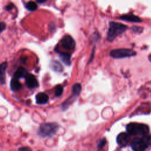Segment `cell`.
I'll list each match as a JSON object with an SVG mask.
<instances>
[{
  "mask_svg": "<svg viewBox=\"0 0 151 151\" xmlns=\"http://www.w3.org/2000/svg\"><path fill=\"white\" fill-rule=\"evenodd\" d=\"M61 47L67 51L73 50L76 47V42L74 39L69 35H65L61 40Z\"/></svg>",
  "mask_w": 151,
  "mask_h": 151,
  "instance_id": "obj_6",
  "label": "cell"
},
{
  "mask_svg": "<svg viewBox=\"0 0 151 151\" xmlns=\"http://www.w3.org/2000/svg\"><path fill=\"white\" fill-rule=\"evenodd\" d=\"M50 65L52 70H53L54 71H57V72H61L63 70V68L61 64L57 61H54V60L51 61Z\"/></svg>",
  "mask_w": 151,
  "mask_h": 151,
  "instance_id": "obj_15",
  "label": "cell"
},
{
  "mask_svg": "<svg viewBox=\"0 0 151 151\" xmlns=\"http://www.w3.org/2000/svg\"><path fill=\"white\" fill-rule=\"evenodd\" d=\"M18 151H32L31 148L27 146H23L21 147L18 149Z\"/></svg>",
  "mask_w": 151,
  "mask_h": 151,
  "instance_id": "obj_21",
  "label": "cell"
},
{
  "mask_svg": "<svg viewBox=\"0 0 151 151\" xmlns=\"http://www.w3.org/2000/svg\"><path fill=\"white\" fill-rule=\"evenodd\" d=\"M81 86L79 83H76L74 84V86L72 87L71 89V93L73 94H74L77 96H78L81 92Z\"/></svg>",
  "mask_w": 151,
  "mask_h": 151,
  "instance_id": "obj_16",
  "label": "cell"
},
{
  "mask_svg": "<svg viewBox=\"0 0 151 151\" xmlns=\"http://www.w3.org/2000/svg\"><path fill=\"white\" fill-rule=\"evenodd\" d=\"M14 8V5H13V4H12V3H10V4H8V5H6V9L7 10V11H9V10H11L12 8Z\"/></svg>",
  "mask_w": 151,
  "mask_h": 151,
  "instance_id": "obj_22",
  "label": "cell"
},
{
  "mask_svg": "<svg viewBox=\"0 0 151 151\" xmlns=\"http://www.w3.org/2000/svg\"><path fill=\"white\" fill-rule=\"evenodd\" d=\"M127 28V26L122 23L114 21L110 22L107 33V40L112 42L118 35L123 33Z\"/></svg>",
  "mask_w": 151,
  "mask_h": 151,
  "instance_id": "obj_1",
  "label": "cell"
},
{
  "mask_svg": "<svg viewBox=\"0 0 151 151\" xmlns=\"http://www.w3.org/2000/svg\"><path fill=\"white\" fill-rule=\"evenodd\" d=\"M140 28H140V27H136V26L132 27V29L133 31H135V32H136L137 31H139V30H140Z\"/></svg>",
  "mask_w": 151,
  "mask_h": 151,
  "instance_id": "obj_24",
  "label": "cell"
},
{
  "mask_svg": "<svg viewBox=\"0 0 151 151\" xmlns=\"http://www.w3.org/2000/svg\"><path fill=\"white\" fill-rule=\"evenodd\" d=\"M45 2V1H37V2H38V3H43V2Z\"/></svg>",
  "mask_w": 151,
  "mask_h": 151,
  "instance_id": "obj_26",
  "label": "cell"
},
{
  "mask_svg": "<svg viewBox=\"0 0 151 151\" xmlns=\"http://www.w3.org/2000/svg\"><path fill=\"white\" fill-rule=\"evenodd\" d=\"M136 54V52L128 48H118L112 50L110 52V55L114 58H123L126 57H130Z\"/></svg>",
  "mask_w": 151,
  "mask_h": 151,
  "instance_id": "obj_4",
  "label": "cell"
},
{
  "mask_svg": "<svg viewBox=\"0 0 151 151\" xmlns=\"http://www.w3.org/2000/svg\"><path fill=\"white\" fill-rule=\"evenodd\" d=\"M48 96L43 92H40L35 96L36 103L39 104H43L47 103L48 101Z\"/></svg>",
  "mask_w": 151,
  "mask_h": 151,
  "instance_id": "obj_9",
  "label": "cell"
},
{
  "mask_svg": "<svg viewBox=\"0 0 151 151\" xmlns=\"http://www.w3.org/2000/svg\"><path fill=\"white\" fill-rule=\"evenodd\" d=\"M10 88L14 91L19 90L22 88V84L18 80L15 78H12L10 81Z\"/></svg>",
  "mask_w": 151,
  "mask_h": 151,
  "instance_id": "obj_12",
  "label": "cell"
},
{
  "mask_svg": "<svg viewBox=\"0 0 151 151\" xmlns=\"http://www.w3.org/2000/svg\"><path fill=\"white\" fill-rule=\"evenodd\" d=\"M120 19L129 21V22H140L142 21L141 19L139 18L138 17L133 15V14H124L120 17Z\"/></svg>",
  "mask_w": 151,
  "mask_h": 151,
  "instance_id": "obj_10",
  "label": "cell"
},
{
  "mask_svg": "<svg viewBox=\"0 0 151 151\" xmlns=\"http://www.w3.org/2000/svg\"><path fill=\"white\" fill-rule=\"evenodd\" d=\"M130 146L134 151H145L148 147L142 137L133 139L131 142Z\"/></svg>",
  "mask_w": 151,
  "mask_h": 151,
  "instance_id": "obj_5",
  "label": "cell"
},
{
  "mask_svg": "<svg viewBox=\"0 0 151 151\" xmlns=\"http://www.w3.org/2000/svg\"><path fill=\"white\" fill-rule=\"evenodd\" d=\"M8 66L6 61H4L0 65V80L1 84H4L5 83V71Z\"/></svg>",
  "mask_w": 151,
  "mask_h": 151,
  "instance_id": "obj_11",
  "label": "cell"
},
{
  "mask_svg": "<svg viewBox=\"0 0 151 151\" xmlns=\"http://www.w3.org/2000/svg\"><path fill=\"white\" fill-rule=\"evenodd\" d=\"M25 7L28 10L31 11H33L36 10V9L37 8V5L35 4V2H34L29 1L26 4Z\"/></svg>",
  "mask_w": 151,
  "mask_h": 151,
  "instance_id": "obj_17",
  "label": "cell"
},
{
  "mask_svg": "<svg viewBox=\"0 0 151 151\" xmlns=\"http://www.w3.org/2000/svg\"><path fill=\"white\" fill-rule=\"evenodd\" d=\"M126 130L129 135H147L149 130L147 125L137 123H130L126 126Z\"/></svg>",
  "mask_w": 151,
  "mask_h": 151,
  "instance_id": "obj_2",
  "label": "cell"
},
{
  "mask_svg": "<svg viewBox=\"0 0 151 151\" xmlns=\"http://www.w3.org/2000/svg\"><path fill=\"white\" fill-rule=\"evenodd\" d=\"M106 143H107V141H106V140L105 138L101 139L99 142V143H98L97 147H98L99 149L102 148L103 147H104V146L106 145Z\"/></svg>",
  "mask_w": 151,
  "mask_h": 151,
  "instance_id": "obj_20",
  "label": "cell"
},
{
  "mask_svg": "<svg viewBox=\"0 0 151 151\" xmlns=\"http://www.w3.org/2000/svg\"><path fill=\"white\" fill-rule=\"evenodd\" d=\"M59 57L61 60L66 65H69L71 64V55L68 52H60Z\"/></svg>",
  "mask_w": 151,
  "mask_h": 151,
  "instance_id": "obj_14",
  "label": "cell"
},
{
  "mask_svg": "<svg viewBox=\"0 0 151 151\" xmlns=\"http://www.w3.org/2000/svg\"><path fill=\"white\" fill-rule=\"evenodd\" d=\"M55 95L56 97L60 96L63 92V87L61 85H57L55 88Z\"/></svg>",
  "mask_w": 151,
  "mask_h": 151,
  "instance_id": "obj_18",
  "label": "cell"
},
{
  "mask_svg": "<svg viewBox=\"0 0 151 151\" xmlns=\"http://www.w3.org/2000/svg\"><path fill=\"white\" fill-rule=\"evenodd\" d=\"M130 135L127 133H120L117 136V142L121 146H126L130 141Z\"/></svg>",
  "mask_w": 151,
  "mask_h": 151,
  "instance_id": "obj_8",
  "label": "cell"
},
{
  "mask_svg": "<svg viewBox=\"0 0 151 151\" xmlns=\"http://www.w3.org/2000/svg\"><path fill=\"white\" fill-rule=\"evenodd\" d=\"M94 50H95V47L93 48L91 53V55H90V59L89 60V62H91L93 58V57H94Z\"/></svg>",
  "mask_w": 151,
  "mask_h": 151,
  "instance_id": "obj_25",
  "label": "cell"
},
{
  "mask_svg": "<svg viewBox=\"0 0 151 151\" xmlns=\"http://www.w3.org/2000/svg\"><path fill=\"white\" fill-rule=\"evenodd\" d=\"M5 27H6V25H5V24L4 22H1V25H0L1 32H2L5 29Z\"/></svg>",
  "mask_w": 151,
  "mask_h": 151,
  "instance_id": "obj_23",
  "label": "cell"
},
{
  "mask_svg": "<svg viewBox=\"0 0 151 151\" xmlns=\"http://www.w3.org/2000/svg\"><path fill=\"white\" fill-rule=\"evenodd\" d=\"M25 83L27 87L30 88H35L38 87V82L36 77L32 74L28 73L25 77Z\"/></svg>",
  "mask_w": 151,
  "mask_h": 151,
  "instance_id": "obj_7",
  "label": "cell"
},
{
  "mask_svg": "<svg viewBox=\"0 0 151 151\" xmlns=\"http://www.w3.org/2000/svg\"><path fill=\"white\" fill-rule=\"evenodd\" d=\"M143 139L144 140L145 142L146 143V145L149 146V145H151V136L149 135H145L142 137Z\"/></svg>",
  "mask_w": 151,
  "mask_h": 151,
  "instance_id": "obj_19",
  "label": "cell"
},
{
  "mask_svg": "<svg viewBox=\"0 0 151 151\" xmlns=\"http://www.w3.org/2000/svg\"><path fill=\"white\" fill-rule=\"evenodd\" d=\"M58 129V125L56 123L50 122L42 123L38 129V134L42 137H51L54 135Z\"/></svg>",
  "mask_w": 151,
  "mask_h": 151,
  "instance_id": "obj_3",
  "label": "cell"
},
{
  "mask_svg": "<svg viewBox=\"0 0 151 151\" xmlns=\"http://www.w3.org/2000/svg\"><path fill=\"white\" fill-rule=\"evenodd\" d=\"M28 74V73L27 72L26 69H25L24 67H20L15 71V72L14 74V77L17 79H19V78H24V77L25 78V76Z\"/></svg>",
  "mask_w": 151,
  "mask_h": 151,
  "instance_id": "obj_13",
  "label": "cell"
}]
</instances>
